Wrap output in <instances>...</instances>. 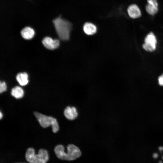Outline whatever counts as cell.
<instances>
[{
	"mask_svg": "<svg viewBox=\"0 0 163 163\" xmlns=\"http://www.w3.org/2000/svg\"><path fill=\"white\" fill-rule=\"evenodd\" d=\"M158 155L157 154L155 153L153 155V157L154 158H155L158 157Z\"/></svg>",
	"mask_w": 163,
	"mask_h": 163,
	"instance_id": "17",
	"label": "cell"
},
{
	"mask_svg": "<svg viewBox=\"0 0 163 163\" xmlns=\"http://www.w3.org/2000/svg\"><path fill=\"white\" fill-rule=\"evenodd\" d=\"M25 156L26 160L30 163H46L49 159L47 151L43 149H40L38 154H35L34 149L29 148L27 149Z\"/></svg>",
	"mask_w": 163,
	"mask_h": 163,
	"instance_id": "3",
	"label": "cell"
},
{
	"mask_svg": "<svg viewBox=\"0 0 163 163\" xmlns=\"http://www.w3.org/2000/svg\"><path fill=\"white\" fill-rule=\"evenodd\" d=\"M54 152L58 158L68 161L75 160L79 158L82 155V152L79 148L73 144H70L67 145L66 152L65 151L63 145H57L54 149Z\"/></svg>",
	"mask_w": 163,
	"mask_h": 163,
	"instance_id": "1",
	"label": "cell"
},
{
	"mask_svg": "<svg viewBox=\"0 0 163 163\" xmlns=\"http://www.w3.org/2000/svg\"><path fill=\"white\" fill-rule=\"evenodd\" d=\"M83 30L85 34L88 35H91L96 33L97 28L94 24L90 22H86L84 25Z\"/></svg>",
	"mask_w": 163,
	"mask_h": 163,
	"instance_id": "10",
	"label": "cell"
},
{
	"mask_svg": "<svg viewBox=\"0 0 163 163\" xmlns=\"http://www.w3.org/2000/svg\"><path fill=\"white\" fill-rule=\"evenodd\" d=\"M128 14L130 18L136 19L141 15V12L139 7L135 4L130 5L127 10Z\"/></svg>",
	"mask_w": 163,
	"mask_h": 163,
	"instance_id": "8",
	"label": "cell"
},
{
	"mask_svg": "<svg viewBox=\"0 0 163 163\" xmlns=\"http://www.w3.org/2000/svg\"><path fill=\"white\" fill-rule=\"evenodd\" d=\"M159 149L160 150L162 151L163 150V147H160Z\"/></svg>",
	"mask_w": 163,
	"mask_h": 163,
	"instance_id": "19",
	"label": "cell"
},
{
	"mask_svg": "<svg viewBox=\"0 0 163 163\" xmlns=\"http://www.w3.org/2000/svg\"><path fill=\"white\" fill-rule=\"evenodd\" d=\"M157 40L152 32L148 34L145 39V43L142 45L143 48L146 51L152 52L156 49Z\"/></svg>",
	"mask_w": 163,
	"mask_h": 163,
	"instance_id": "4",
	"label": "cell"
},
{
	"mask_svg": "<svg viewBox=\"0 0 163 163\" xmlns=\"http://www.w3.org/2000/svg\"><path fill=\"white\" fill-rule=\"evenodd\" d=\"M42 43L45 48L50 50H53L57 48L59 45L58 40H53L49 37L44 38L42 40Z\"/></svg>",
	"mask_w": 163,
	"mask_h": 163,
	"instance_id": "7",
	"label": "cell"
},
{
	"mask_svg": "<svg viewBox=\"0 0 163 163\" xmlns=\"http://www.w3.org/2000/svg\"><path fill=\"white\" fill-rule=\"evenodd\" d=\"M158 80L159 85L163 86V74L158 77Z\"/></svg>",
	"mask_w": 163,
	"mask_h": 163,
	"instance_id": "15",
	"label": "cell"
},
{
	"mask_svg": "<svg viewBox=\"0 0 163 163\" xmlns=\"http://www.w3.org/2000/svg\"><path fill=\"white\" fill-rule=\"evenodd\" d=\"M64 114L68 120L72 121L77 118L78 113L77 108L75 107L68 106L64 109Z\"/></svg>",
	"mask_w": 163,
	"mask_h": 163,
	"instance_id": "6",
	"label": "cell"
},
{
	"mask_svg": "<svg viewBox=\"0 0 163 163\" xmlns=\"http://www.w3.org/2000/svg\"><path fill=\"white\" fill-rule=\"evenodd\" d=\"M34 114L40 126L43 128H47L51 126L56 119L37 112Z\"/></svg>",
	"mask_w": 163,
	"mask_h": 163,
	"instance_id": "5",
	"label": "cell"
},
{
	"mask_svg": "<svg viewBox=\"0 0 163 163\" xmlns=\"http://www.w3.org/2000/svg\"><path fill=\"white\" fill-rule=\"evenodd\" d=\"M56 33L62 40H68L72 29V24L69 21L62 18L61 16L52 20Z\"/></svg>",
	"mask_w": 163,
	"mask_h": 163,
	"instance_id": "2",
	"label": "cell"
},
{
	"mask_svg": "<svg viewBox=\"0 0 163 163\" xmlns=\"http://www.w3.org/2000/svg\"><path fill=\"white\" fill-rule=\"evenodd\" d=\"M148 3L157 6H158V4L157 0H147Z\"/></svg>",
	"mask_w": 163,
	"mask_h": 163,
	"instance_id": "16",
	"label": "cell"
},
{
	"mask_svg": "<svg viewBox=\"0 0 163 163\" xmlns=\"http://www.w3.org/2000/svg\"><path fill=\"white\" fill-rule=\"evenodd\" d=\"M145 9L147 12L152 15L156 14L158 10V6L148 3L146 5Z\"/></svg>",
	"mask_w": 163,
	"mask_h": 163,
	"instance_id": "13",
	"label": "cell"
},
{
	"mask_svg": "<svg viewBox=\"0 0 163 163\" xmlns=\"http://www.w3.org/2000/svg\"><path fill=\"white\" fill-rule=\"evenodd\" d=\"M7 90V86L5 82H0V93H2Z\"/></svg>",
	"mask_w": 163,
	"mask_h": 163,
	"instance_id": "14",
	"label": "cell"
},
{
	"mask_svg": "<svg viewBox=\"0 0 163 163\" xmlns=\"http://www.w3.org/2000/svg\"><path fill=\"white\" fill-rule=\"evenodd\" d=\"M16 79L21 86L26 85L28 82V75L26 72L18 73L16 76Z\"/></svg>",
	"mask_w": 163,
	"mask_h": 163,
	"instance_id": "11",
	"label": "cell"
},
{
	"mask_svg": "<svg viewBox=\"0 0 163 163\" xmlns=\"http://www.w3.org/2000/svg\"><path fill=\"white\" fill-rule=\"evenodd\" d=\"M11 94L16 99H19L23 97L24 92L21 87L17 86L12 89Z\"/></svg>",
	"mask_w": 163,
	"mask_h": 163,
	"instance_id": "12",
	"label": "cell"
},
{
	"mask_svg": "<svg viewBox=\"0 0 163 163\" xmlns=\"http://www.w3.org/2000/svg\"><path fill=\"white\" fill-rule=\"evenodd\" d=\"M3 114L1 112V111L0 113V118L1 119L3 117Z\"/></svg>",
	"mask_w": 163,
	"mask_h": 163,
	"instance_id": "18",
	"label": "cell"
},
{
	"mask_svg": "<svg viewBox=\"0 0 163 163\" xmlns=\"http://www.w3.org/2000/svg\"><path fill=\"white\" fill-rule=\"evenodd\" d=\"M35 32L34 29L29 27H26L23 28L21 31L22 37L26 40H30L34 36Z\"/></svg>",
	"mask_w": 163,
	"mask_h": 163,
	"instance_id": "9",
	"label": "cell"
}]
</instances>
